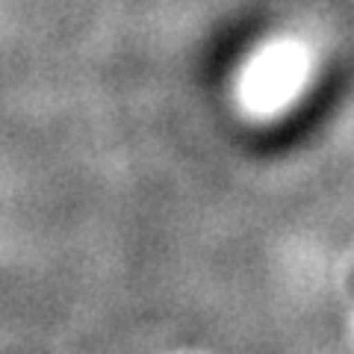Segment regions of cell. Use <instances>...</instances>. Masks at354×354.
Instances as JSON below:
<instances>
[{
    "mask_svg": "<svg viewBox=\"0 0 354 354\" xmlns=\"http://www.w3.org/2000/svg\"><path fill=\"white\" fill-rule=\"evenodd\" d=\"M307 74V57L295 44H274L257 57L245 77V101L254 109H274L298 92Z\"/></svg>",
    "mask_w": 354,
    "mask_h": 354,
    "instance_id": "1",
    "label": "cell"
}]
</instances>
